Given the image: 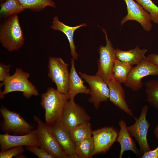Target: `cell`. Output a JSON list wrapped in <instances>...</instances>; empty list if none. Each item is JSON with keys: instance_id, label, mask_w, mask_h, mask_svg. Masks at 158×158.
I'll return each instance as SVG.
<instances>
[{"instance_id": "obj_4", "label": "cell", "mask_w": 158, "mask_h": 158, "mask_svg": "<svg viewBox=\"0 0 158 158\" xmlns=\"http://www.w3.org/2000/svg\"><path fill=\"white\" fill-rule=\"evenodd\" d=\"M37 126L36 136L39 147L42 148L54 158H69L64 152L53 135L50 125L43 122L36 116L33 117Z\"/></svg>"}, {"instance_id": "obj_21", "label": "cell", "mask_w": 158, "mask_h": 158, "mask_svg": "<svg viewBox=\"0 0 158 158\" xmlns=\"http://www.w3.org/2000/svg\"><path fill=\"white\" fill-rule=\"evenodd\" d=\"M71 138L75 144L92 136V130L89 122L79 124L69 129Z\"/></svg>"}, {"instance_id": "obj_19", "label": "cell", "mask_w": 158, "mask_h": 158, "mask_svg": "<svg viewBox=\"0 0 158 158\" xmlns=\"http://www.w3.org/2000/svg\"><path fill=\"white\" fill-rule=\"evenodd\" d=\"M114 51L117 59L132 66L138 64L146 58L145 54L147 49H141L137 45L134 49L128 51H123L116 48Z\"/></svg>"}, {"instance_id": "obj_2", "label": "cell", "mask_w": 158, "mask_h": 158, "mask_svg": "<svg viewBox=\"0 0 158 158\" xmlns=\"http://www.w3.org/2000/svg\"><path fill=\"white\" fill-rule=\"evenodd\" d=\"M8 18L0 27V42L9 51H18L25 40L18 17L15 15Z\"/></svg>"}, {"instance_id": "obj_32", "label": "cell", "mask_w": 158, "mask_h": 158, "mask_svg": "<svg viewBox=\"0 0 158 158\" xmlns=\"http://www.w3.org/2000/svg\"><path fill=\"white\" fill-rule=\"evenodd\" d=\"M147 58L148 61L158 67V54H151L148 55Z\"/></svg>"}, {"instance_id": "obj_23", "label": "cell", "mask_w": 158, "mask_h": 158, "mask_svg": "<svg viewBox=\"0 0 158 158\" xmlns=\"http://www.w3.org/2000/svg\"><path fill=\"white\" fill-rule=\"evenodd\" d=\"M133 67L116 59L113 68V78L119 83L124 84Z\"/></svg>"}, {"instance_id": "obj_15", "label": "cell", "mask_w": 158, "mask_h": 158, "mask_svg": "<svg viewBox=\"0 0 158 158\" xmlns=\"http://www.w3.org/2000/svg\"><path fill=\"white\" fill-rule=\"evenodd\" d=\"M50 126L53 135L64 152L69 158H77L75 154V144L71 138L69 129L61 119Z\"/></svg>"}, {"instance_id": "obj_8", "label": "cell", "mask_w": 158, "mask_h": 158, "mask_svg": "<svg viewBox=\"0 0 158 158\" xmlns=\"http://www.w3.org/2000/svg\"><path fill=\"white\" fill-rule=\"evenodd\" d=\"M149 107L144 106L138 118H135V123L127 126V129L131 136L133 137L138 143L140 150L143 154L151 150L147 139V135L150 124L146 118Z\"/></svg>"}, {"instance_id": "obj_9", "label": "cell", "mask_w": 158, "mask_h": 158, "mask_svg": "<svg viewBox=\"0 0 158 158\" xmlns=\"http://www.w3.org/2000/svg\"><path fill=\"white\" fill-rule=\"evenodd\" d=\"M81 77L88 83L90 87V96L89 101L93 104L96 109L101 103L109 99V89L107 83L100 77L92 75L79 72Z\"/></svg>"}, {"instance_id": "obj_29", "label": "cell", "mask_w": 158, "mask_h": 158, "mask_svg": "<svg viewBox=\"0 0 158 158\" xmlns=\"http://www.w3.org/2000/svg\"><path fill=\"white\" fill-rule=\"evenodd\" d=\"M25 149L33 153L39 158H54L42 148L37 146H27Z\"/></svg>"}, {"instance_id": "obj_3", "label": "cell", "mask_w": 158, "mask_h": 158, "mask_svg": "<svg viewBox=\"0 0 158 158\" xmlns=\"http://www.w3.org/2000/svg\"><path fill=\"white\" fill-rule=\"evenodd\" d=\"M30 75V73L21 68H16L13 74L0 84V87L4 86L3 91L0 92V98H3L8 93L16 91L22 92L23 96L27 99L33 96H38L39 93L36 87L28 80Z\"/></svg>"}, {"instance_id": "obj_22", "label": "cell", "mask_w": 158, "mask_h": 158, "mask_svg": "<svg viewBox=\"0 0 158 158\" xmlns=\"http://www.w3.org/2000/svg\"><path fill=\"white\" fill-rule=\"evenodd\" d=\"M94 145L92 136L75 144L77 158H91L94 156Z\"/></svg>"}, {"instance_id": "obj_10", "label": "cell", "mask_w": 158, "mask_h": 158, "mask_svg": "<svg viewBox=\"0 0 158 158\" xmlns=\"http://www.w3.org/2000/svg\"><path fill=\"white\" fill-rule=\"evenodd\" d=\"M150 75H158V67L147 59L133 68L129 74L125 86L133 91L138 90L143 87L142 78Z\"/></svg>"}, {"instance_id": "obj_30", "label": "cell", "mask_w": 158, "mask_h": 158, "mask_svg": "<svg viewBox=\"0 0 158 158\" xmlns=\"http://www.w3.org/2000/svg\"><path fill=\"white\" fill-rule=\"evenodd\" d=\"M11 65H5L3 63H0V81L4 82L5 80L11 75L9 71Z\"/></svg>"}, {"instance_id": "obj_13", "label": "cell", "mask_w": 158, "mask_h": 158, "mask_svg": "<svg viewBox=\"0 0 158 158\" xmlns=\"http://www.w3.org/2000/svg\"><path fill=\"white\" fill-rule=\"evenodd\" d=\"M118 133L113 127H104L92 131L94 155L107 152L116 141Z\"/></svg>"}, {"instance_id": "obj_12", "label": "cell", "mask_w": 158, "mask_h": 158, "mask_svg": "<svg viewBox=\"0 0 158 158\" xmlns=\"http://www.w3.org/2000/svg\"><path fill=\"white\" fill-rule=\"evenodd\" d=\"M126 5L127 13L121 20L122 25L128 21H136L146 32L152 29L151 17L149 13L135 0H123Z\"/></svg>"}, {"instance_id": "obj_26", "label": "cell", "mask_w": 158, "mask_h": 158, "mask_svg": "<svg viewBox=\"0 0 158 158\" xmlns=\"http://www.w3.org/2000/svg\"><path fill=\"white\" fill-rule=\"evenodd\" d=\"M6 0H0L1 4ZM25 9L33 11H41L47 6L55 8V3L52 0H18Z\"/></svg>"}, {"instance_id": "obj_6", "label": "cell", "mask_w": 158, "mask_h": 158, "mask_svg": "<svg viewBox=\"0 0 158 158\" xmlns=\"http://www.w3.org/2000/svg\"><path fill=\"white\" fill-rule=\"evenodd\" d=\"M102 30L105 35L106 44L105 46L101 45L99 47V57L97 60L98 70L95 75L99 76L108 83L113 78V68L115 61L117 58L115 49L108 38L107 31L104 28Z\"/></svg>"}, {"instance_id": "obj_5", "label": "cell", "mask_w": 158, "mask_h": 158, "mask_svg": "<svg viewBox=\"0 0 158 158\" xmlns=\"http://www.w3.org/2000/svg\"><path fill=\"white\" fill-rule=\"evenodd\" d=\"M2 117L1 123L2 131L6 133L14 135H22L30 133L34 127L28 123L20 115L4 107L0 109Z\"/></svg>"}, {"instance_id": "obj_20", "label": "cell", "mask_w": 158, "mask_h": 158, "mask_svg": "<svg viewBox=\"0 0 158 158\" xmlns=\"http://www.w3.org/2000/svg\"><path fill=\"white\" fill-rule=\"evenodd\" d=\"M74 61L72 58L71 59V67L69 76L68 94L70 99H74L75 96L78 94H90V89L84 85V81L82 80L76 71Z\"/></svg>"}, {"instance_id": "obj_17", "label": "cell", "mask_w": 158, "mask_h": 158, "mask_svg": "<svg viewBox=\"0 0 158 158\" xmlns=\"http://www.w3.org/2000/svg\"><path fill=\"white\" fill-rule=\"evenodd\" d=\"M52 23V24L50 26L52 29L55 30L60 31L66 36L69 42L72 58L75 60H77L78 58V55L75 51L76 47L73 40L74 33L77 29L82 27L86 26L87 24L86 23H83L75 26H69L60 21L57 16L53 18Z\"/></svg>"}, {"instance_id": "obj_14", "label": "cell", "mask_w": 158, "mask_h": 158, "mask_svg": "<svg viewBox=\"0 0 158 158\" xmlns=\"http://www.w3.org/2000/svg\"><path fill=\"white\" fill-rule=\"evenodd\" d=\"M24 146H39L36 129L29 133L22 135H14L6 133L0 134L1 151H4L14 147Z\"/></svg>"}, {"instance_id": "obj_7", "label": "cell", "mask_w": 158, "mask_h": 158, "mask_svg": "<svg viewBox=\"0 0 158 158\" xmlns=\"http://www.w3.org/2000/svg\"><path fill=\"white\" fill-rule=\"evenodd\" d=\"M68 66L61 58L49 57L48 76L56 84L57 90L65 94H68L69 91Z\"/></svg>"}, {"instance_id": "obj_18", "label": "cell", "mask_w": 158, "mask_h": 158, "mask_svg": "<svg viewBox=\"0 0 158 158\" xmlns=\"http://www.w3.org/2000/svg\"><path fill=\"white\" fill-rule=\"evenodd\" d=\"M118 125L120 130L118 133L116 141L119 143L121 146L119 158H122L125 151H130L138 154V150L127 129L126 122L123 120H121L118 122Z\"/></svg>"}, {"instance_id": "obj_33", "label": "cell", "mask_w": 158, "mask_h": 158, "mask_svg": "<svg viewBox=\"0 0 158 158\" xmlns=\"http://www.w3.org/2000/svg\"><path fill=\"white\" fill-rule=\"evenodd\" d=\"M154 133L157 139L158 140V124L154 129Z\"/></svg>"}, {"instance_id": "obj_1", "label": "cell", "mask_w": 158, "mask_h": 158, "mask_svg": "<svg viewBox=\"0 0 158 158\" xmlns=\"http://www.w3.org/2000/svg\"><path fill=\"white\" fill-rule=\"evenodd\" d=\"M70 97L68 94L62 93L52 87H49L41 95V104L45 110V122L50 125L61 118Z\"/></svg>"}, {"instance_id": "obj_28", "label": "cell", "mask_w": 158, "mask_h": 158, "mask_svg": "<svg viewBox=\"0 0 158 158\" xmlns=\"http://www.w3.org/2000/svg\"><path fill=\"white\" fill-rule=\"evenodd\" d=\"M25 151L23 146H18L12 147L7 150L1 151L0 158H11L16 157Z\"/></svg>"}, {"instance_id": "obj_11", "label": "cell", "mask_w": 158, "mask_h": 158, "mask_svg": "<svg viewBox=\"0 0 158 158\" xmlns=\"http://www.w3.org/2000/svg\"><path fill=\"white\" fill-rule=\"evenodd\" d=\"M90 119L85 109L76 103L74 99H72L67 102L61 118L69 129L80 124L89 122Z\"/></svg>"}, {"instance_id": "obj_24", "label": "cell", "mask_w": 158, "mask_h": 158, "mask_svg": "<svg viewBox=\"0 0 158 158\" xmlns=\"http://www.w3.org/2000/svg\"><path fill=\"white\" fill-rule=\"evenodd\" d=\"M0 7L1 17L17 15L25 9L18 0H6L1 4Z\"/></svg>"}, {"instance_id": "obj_27", "label": "cell", "mask_w": 158, "mask_h": 158, "mask_svg": "<svg viewBox=\"0 0 158 158\" xmlns=\"http://www.w3.org/2000/svg\"><path fill=\"white\" fill-rule=\"evenodd\" d=\"M150 14L152 21L158 24V6L151 0H135Z\"/></svg>"}, {"instance_id": "obj_16", "label": "cell", "mask_w": 158, "mask_h": 158, "mask_svg": "<svg viewBox=\"0 0 158 158\" xmlns=\"http://www.w3.org/2000/svg\"><path fill=\"white\" fill-rule=\"evenodd\" d=\"M107 84L109 89V100L114 105L134 119L135 117L126 101L125 91L121 83L112 78Z\"/></svg>"}, {"instance_id": "obj_31", "label": "cell", "mask_w": 158, "mask_h": 158, "mask_svg": "<svg viewBox=\"0 0 158 158\" xmlns=\"http://www.w3.org/2000/svg\"><path fill=\"white\" fill-rule=\"evenodd\" d=\"M141 158H158V146L154 149L143 154Z\"/></svg>"}, {"instance_id": "obj_25", "label": "cell", "mask_w": 158, "mask_h": 158, "mask_svg": "<svg viewBox=\"0 0 158 158\" xmlns=\"http://www.w3.org/2000/svg\"><path fill=\"white\" fill-rule=\"evenodd\" d=\"M145 85L147 102L151 106L158 110V80L149 81Z\"/></svg>"}]
</instances>
